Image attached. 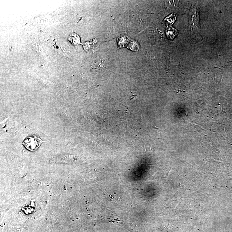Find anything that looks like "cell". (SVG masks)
Segmentation results:
<instances>
[{
  "instance_id": "obj_1",
  "label": "cell",
  "mask_w": 232,
  "mask_h": 232,
  "mask_svg": "<svg viewBox=\"0 0 232 232\" xmlns=\"http://www.w3.org/2000/svg\"><path fill=\"white\" fill-rule=\"evenodd\" d=\"M200 17L196 2H193V6L189 14V25L192 32L197 31L200 28Z\"/></svg>"
},
{
  "instance_id": "obj_2",
  "label": "cell",
  "mask_w": 232,
  "mask_h": 232,
  "mask_svg": "<svg viewBox=\"0 0 232 232\" xmlns=\"http://www.w3.org/2000/svg\"><path fill=\"white\" fill-rule=\"evenodd\" d=\"M43 141L38 136L33 135L27 137L23 142V144L27 150L35 151L40 147Z\"/></svg>"
},
{
  "instance_id": "obj_3",
  "label": "cell",
  "mask_w": 232,
  "mask_h": 232,
  "mask_svg": "<svg viewBox=\"0 0 232 232\" xmlns=\"http://www.w3.org/2000/svg\"><path fill=\"white\" fill-rule=\"evenodd\" d=\"M68 40L74 45H77L81 44V42H80V37L77 34H75V33H73V34H71L68 38Z\"/></svg>"
},
{
  "instance_id": "obj_4",
  "label": "cell",
  "mask_w": 232,
  "mask_h": 232,
  "mask_svg": "<svg viewBox=\"0 0 232 232\" xmlns=\"http://www.w3.org/2000/svg\"><path fill=\"white\" fill-rule=\"evenodd\" d=\"M96 42H97V40L95 39L90 40V41H87L83 44V47H84V49L87 52L91 51L93 49Z\"/></svg>"
}]
</instances>
